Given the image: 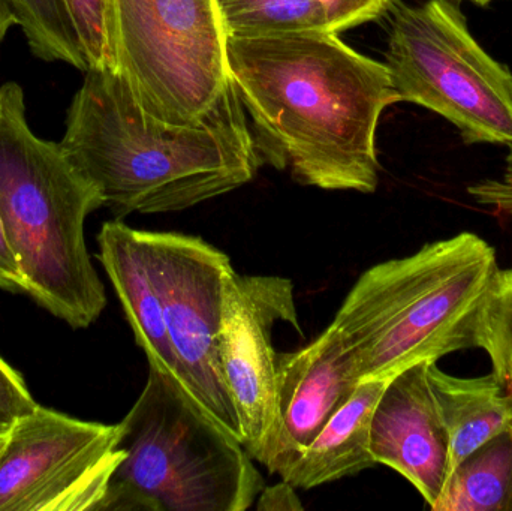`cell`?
Returning a JSON list of instances; mask_svg holds the SVG:
<instances>
[{"label":"cell","mask_w":512,"mask_h":511,"mask_svg":"<svg viewBox=\"0 0 512 511\" xmlns=\"http://www.w3.org/2000/svg\"><path fill=\"white\" fill-rule=\"evenodd\" d=\"M227 51L262 164L325 191H376V129L400 102L385 63L330 30L228 38Z\"/></svg>","instance_id":"obj_1"},{"label":"cell","mask_w":512,"mask_h":511,"mask_svg":"<svg viewBox=\"0 0 512 511\" xmlns=\"http://www.w3.org/2000/svg\"><path fill=\"white\" fill-rule=\"evenodd\" d=\"M60 146L116 219L191 209L254 179L262 161L233 81L200 119L144 110L116 69L90 68Z\"/></svg>","instance_id":"obj_2"},{"label":"cell","mask_w":512,"mask_h":511,"mask_svg":"<svg viewBox=\"0 0 512 511\" xmlns=\"http://www.w3.org/2000/svg\"><path fill=\"white\" fill-rule=\"evenodd\" d=\"M498 270L495 248L469 231L366 270L331 323L361 381L390 380L417 363L475 348Z\"/></svg>","instance_id":"obj_3"},{"label":"cell","mask_w":512,"mask_h":511,"mask_svg":"<svg viewBox=\"0 0 512 511\" xmlns=\"http://www.w3.org/2000/svg\"><path fill=\"white\" fill-rule=\"evenodd\" d=\"M104 207L101 192L60 143L36 137L17 83L0 86V225L29 294L72 329L107 306L84 227Z\"/></svg>","instance_id":"obj_4"},{"label":"cell","mask_w":512,"mask_h":511,"mask_svg":"<svg viewBox=\"0 0 512 511\" xmlns=\"http://www.w3.org/2000/svg\"><path fill=\"white\" fill-rule=\"evenodd\" d=\"M119 426L125 458L99 511H245L264 489L245 446L158 366Z\"/></svg>","instance_id":"obj_5"},{"label":"cell","mask_w":512,"mask_h":511,"mask_svg":"<svg viewBox=\"0 0 512 511\" xmlns=\"http://www.w3.org/2000/svg\"><path fill=\"white\" fill-rule=\"evenodd\" d=\"M385 65L400 102L429 108L466 144H512V72L472 35L450 0L394 3Z\"/></svg>","instance_id":"obj_6"},{"label":"cell","mask_w":512,"mask_h":511,"mask_svg":"<svg viewBox=\"0 0 512 511\" xmlns=\"http://www.w3.org/2000/svg\"><path fill=\"white\" fill-rule=\"evenodd\" d=\"M116 71L152 116L200 119L230 86L216 0H111Z\"/></svg>","instance_id":"obj_7"},{"label":"cell","mask_w":512,"mask_h":511,"mask_svg":"<svg viewBox=\"0 0 512 511\" xmlns=\"http://www.w3.org/2000/svg\"><path fill=\"white\" fill-rule=\"evenodd\" d=\"M165 324L185 392L243 444V429L222 372L219 335L230 257L200 237L146 231Z\"/></svg>","instance_id":"obj_8"},{"label":"cell","mask_w":512,"mask_h":511,"mask_svg":"<svg viewBox=\"0 0 512 511\" xmlns=\"http://www.w3.org/2000/svg\"><path fill=\"white\" fill-rule=\"evenodd\" d=\"M119 437L38 405L0 443V511H99L125 458Z\"/></svg>","instance_id":"obj_9"},{"label":"cell","mask_w":512,"mask_h":511,"mask_svg":"<svg viewBox=\"0 0 512 511\" xmlns=\"http://www.w3.org/2000/svg\"><path fill=\"white\" fill-rule=\"evenodd\" d=\"M285 321L301 332L294 285L280 276L228 278L219 335L222 372L243 429V446L270 470L280 443L273 330Z\"/></svg>","instance_id":"obj_10"},{"label":"cell","mask_w":512,"mask_h":511,"mask_svg":"<svg viewBox=\"0 0 512 511\" xmlns=\"http://www.w3.org/2000/svg\"><path fill=\"white\" fill-rule=\"evenodd\" d=\"M421 362L388 380L370 425L376 464L405 477L430 509L438 503L450 473V440Z\"/></svg>","instance_id":"obj_11"},{"label":"cell","mask_w":512,"mask_h":511,"mask_svg":"<svg viewBox=\"0 0 512 511\" xmlns=\"http://www.w3.org/2000/svg\"><path fill=\"white\" fill-rule=\"evenodd\" d=\"M361 378L357 360L331 324L294 353L277 354L280 443L270 473H279L348 404Z\"/></svg>","instance_id":"obj_12"},{"label":"cell","mask_w":512,"mask_h":511,"mask_svg":"<svg viewBox=\"0 0 512 511\" xmlns=\"http://www.w3.org/2000/svg\"><path fill=\"white\" fill-rule=\"evenodd\" d=\"M98 246L99 261L122 303L135 342L143 348L150 365L177 380L176 357L168 339L164 302L146 231L134 230L120 219L105 222Z\"/></svg>","instance_id":"obj_13"},{"label":"cell","mask_w":512,"mask_h":511,"mask_svg":"<svg viewBox=\"0 0 512 511\" xmlns=\"http://www.w3.org/2000/svg\"><path fill=\"white\" fill-rule=\"evenodd\" d=\"M387 383L388 380L361 381L348 404L318 437L277 473L280 479L292 488L309 491L376 467L370 452V425Z\"/></svg>","instance_id":"obj_14"},{"label":"cell","mask_w":512,"mask_h":511,"mask_svg":"<svg viewBox=\"0 0 512 511\" xmlns=\"http://www.w3.org/2000/svg\"><path fill=\"white\" fill-rule=\"evenodd\" d=\"M429 381L450 440L451 473L466 456L512 425V395L493 372L454 377L436 362L429 365Z\"/></svg>","instance_id":"obj_15"},{"label":"cell","mask_w":512,"mask_h":511,"mask_svg":"<svg viewBox=\"0 0 512 511\" xmlns=\"http://www.w3.org/2000/svg\"><path fill=\"white\" fill-rule=\"evenodd\" d=\"M433 511H512V425L448 474Z\"/></svg>","instance_id":"obj_16"},{"label":"cell","mask_w":512,"mask_h":511,"mask_svg":"<svg viewBox=\"0 0 512 511\" xmlns=\"http://www.w3.org/2000/svg\"><path fill=\"white\" fill-rule=\"evenodd\" d=\"M228 38L327 30L315 0H216Z\"/></svg>","instance_id":"obj_17"},{"label":"cell","mask_w":512,"mask_h":511,"mask_svg":"<svg viewBox=\"0 0 512 511\" xmlns=\"http://www.w3.org/2000/svg\"><path fill=\"white\" fill-rule=\"evenodd\" d=\"M18 20L30 51L44 62H63L89 69L71 15L63 0H6Z\"/></svg>","instance_id":"obj_18"},{"label":"cell","mask_w":512,"mask_h":511,"mask_svg":"<svg viewBox=\"0 0 512 511\" xmlns=\"http://www.w3.org/2000/svg\"><path fill=\"white\" fill-rule=\"evenodd\" d=\"M475 348L486 351L493 374L512 395V267L496 273L478 317Z\"/></svg>","instance_id":"obj_19"},{"label":"cell","mask_w":512,"mask_h":511,"mask_svg":"<svg viewBox=\"0 0 512 511\" xmlns=\"http://www.w3.org/2000/svg\"><path fill=\"white\" fill-rule=\"evenodd\" d=\"M90 68L116 69L111 0H63Z\"/></svg>","instance_id":"obj_20"},{"label":"cell","mask_w":512,"mask_h":511,"mask_svg":"<svg viewBox=\"0 0 512 511\" xmlns=\"http://www.w3.org/2000/svg\"><path fill=\"white\" fill-rule=\"evenodd\" d=\"M324 15L325 27L339 33L384 17L397 0H315Z\"/></svg>","instance_id":"obj_21"},{"label":"cell","mask_w":512,"mask_h":511,"mask_svg":"<svg viewBox=\"0 0 512 511\" xmlns=\"http://www.w3.org/2000/svg\"><path fill=\"white\" fill-rule=\"evenodd\" d=\"M36 407L38 404L23 377L0 357V438L6 437L15 423L33 413Z\"/></svg>","instance_id":"obj_22"},{"label":"cell","mask_w":512,"mask_h":511,"mask_svg":"<svg viewBox=\"0 0 512 511\" xmlns=\"http://www.w3.org/2000/svg\"><path fill=\"white\" fill-rule=\"evenodd\" d=\"M501 176L480 180L469 186L468 194L480 206L489 207L512 218V144Z\"/></svg>","instance_id":"obj_23"},{"label":"cell","mask_w":512,"mask_h":511,"mask_svg":"<svg viewBox=\"0 0 512 511\" xmlns=\"http://www.w3.org/2000/svg\"><path fill=\"white\" fill-rule=\"evenodd\" d=\"M297 489L292 488L285 480L271 486V488L262 489L258 497L256 509L259 511L267 510H303V504L297 497Z\"/></svg>","instance_id":"obj_24"},{"label":"cell","mask_w":512,"mask_h":511,"mask_svg":"<svg viewBox=\"0 0 512 511\" xmlns=\"http://www.w3.org/2000/svg\"><path fill=\"white\" fill-rule=\"evenodd\" d=\"M0 290L17 294L26 293L23 276H21L17 261H15L8 243H6L2 225H0Z\"/></svg>","instance_id":"obj_25"},{"label":"cell","mask_w":512,"mask_h":511,"mask_svg":"<svg viewBox=\"0 0 512 511\" xmlns=\"http://www.w3.org/2000/svg\"><path fill=\"white\" fill-rule=\"evenodd\" d=\"M12 26H18L17 17L6 0H0V44Z\"/></svg>","instance_id":"obj_26"},{"label":"cell","mask_w":512,"mask_h":511,"mask_svg":"<svg viewBox=\"0 0 512 511\" xmlns=\"http://www.w3.org/2000/svg\"><path fill=\"white\" fill-rule=\"evenodd\" d=\"M471 2L477 3V5L480 6H487L490 2H493V0H471Z\"/></svg>","instance_id":"obj_27"},{"label":"cell","mask_w":512,"mask_h":511,"mask_svg":"<svg viewBox=\"0 0 512 511\" xmlns=\"http://www.w3.org/2000/svg\"><path fill=\"white\" fill-rule=\"evenodd\" d=\"M0 443H2V438H0Z\"/></svg>","instance_id":"obj_28"}]
</instances>
